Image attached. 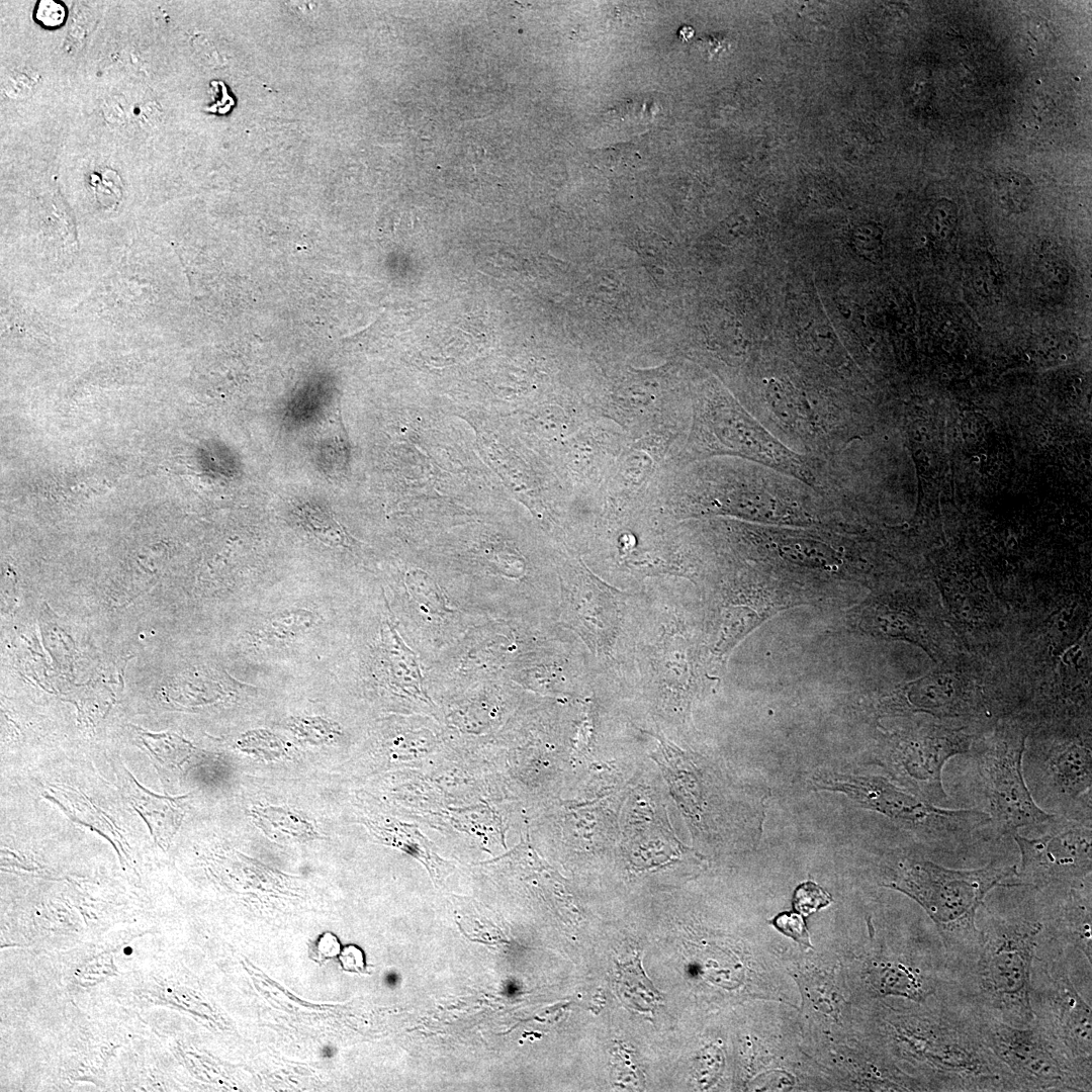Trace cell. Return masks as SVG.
<instances>
[{
	"mask_svg": "<svg viewBox=\"0 0 1092 1092\" xmlns=\"http://www.w3.org/2000/svg\"><path fill=\"white\" fill-rule=\"evenodd\" d=\"M888 1019L901 1057L923 1073L928 1091H1019L984 1041L978 1017L947 996Z\"/></svg>",
	"mask_w": 1092,
	"mask_h": 1092,
	"instance_id": "6da1fadb",
	"label": "cell"
},
{
	"mask_svg": "<svg viewBox=\"0 0 1092 1092\" xmlns=\"http://www.w3.org/2000/svg\"><path fill=\"white\" fill-rule=\"evenodd\" d=\"M972 951L960 960L958 1002L972 1012L1015 1026L1033 1022L1032 971L1049 934L1040 920L990 917Z\"/></svg>",
	"mask_w": 1092,
	"mask_h": 1092,
	"instance_id": "7a4b0ae2",
	"label": "cell"
},
{
	"mask_svg": "<svg viewBox=\"0 0 1092 1092\" xmlns=\"http://www.w3.org/2000/svg\"><path fill=\"white\" fill-rule=\"evenodd\" d=\"M1012 877H1016V867L999 861L954 870L928 859H906L884 885L917 902L936 927L948 959L960 961L978 942L976 919L985 898Z\"/></svg>",
	"mask_w": 1092,
	"mask_h": 1092,
	"instance_id": "3957f363",
	"label": "cell"
},
{
	"mask_svg": "<svg viewBox=\"0 0 1092 1092\" xmlns=\"http://www.w3.org/2000/svg\"><path fill=\"white\" fill-rule=\"evenodd\" d=\"M522 621L488 619L468 629L425 669L428 692L440 705L482 682L510 679L533 646Z\"/></svg>",
	"mask_w": 1092,
	"mask_h": 1092,
	"instance_id": "277c9868",
	"label": "cell"
},
{
	"mask_svg": "<svg viewBox=\"0 0 1092 1092\" xmlns=\"http://www.w3.org/2000/svg\"><path fill=\"white\" fill-rule=\"evenodd\" d=\"M977 1015V1014H976ZM982 1037L1019 1091H1088L1091 1081L1074 1067L1035 1021L1015 1026L977 1015Z\"/></svg>",
	"mask_w": 1092,
	"mask_h": 1092,
	"instance_id": "5b68a950",
	"label": "cell"
},
{
	"mask_svg": "<svg viewBox=\"0 0 1092 1092\" xmlns=\"http://www.w3.org/2000/svg\"><path fill=\"white\" fill-rule=\"evenodd\" d=\"M401 621L406 643L427 668L468 629L488 619L465 612L436 574L412 567L402 576Z\"/></svg>",
	"mask_w": 1092,
	"mask_h": 1092,
	"instance_id": "8992f818",
	"label": "cell"
},
{
	"mask_svg": "<svg viewBox=\"0 0 1092 1092\" xmlns=\"http://www.w3.org/2000/svg\"><path fill=\"white\" fill-rule=\"evenodd\" d=\"M1031 1005L1034 1020L1057 1042L1077 1071L1091 1081L1092 1013L1065 964L1034 961Z\"/></svg>",
	"mask_w": 1092,
	"mask_h": 1092,
	"instance_id": "52a82bcc",
	"label": "cell"
},
{
	"mask_svg": "<svg viewBox=\"0 0 1092 1092\" xmlns=\"http://www.w3.org/2000/svg\"><path fill=\"white\" fill-rule=\"evenodd\" d=\"M1025 736L996 740L979 757V771L991 820L1011 836L1021 827L1041 824L1053 816L1034 801L1025 783L1022 756Z\"/></svg>",
	"mask_w": 1092,
	"mask_h": 1092,
	"instance_id": "ba28073f",
	"label": "cell"
},
{
	"mask_svg": "<svg viewBox=\"0 0 1092 1092\" xmlns=\"http://www.w3.org/2000/svg\"><path fill=\"white\" fill-rule=\"evenodd\" d=\"M844 791L862 807L892 819L909 823L932 837L971 831L990 823L988 813L979 810L940 808L923 798L907 794L877 777H845L831 784Z\"/></svg>",
	"mask_w": 1092,
	"mask_h": 1092,
	"instance_id": "9c48e42d",
	"label": "cell"
},
{
	"mask_svg": "<svg viewBox=\"0 0 1092 1092\" xmlns=\"http://www.w3.org/2000/svg\"><path fill=\"white\" fill-rule=\"evenodd\" d=\"M1012 837L1021 856L1016 868L1019 885L1074 887L1091 875V829L1088 827L1072 824L1038 838H1027L1018 832Z\"/></svg>",
	"mask_w": 1092,
	"mask_h": 1092,
	"instance_id": "30bf717a",
	"label": "cell"
},
{
	"mask_svg": "<svg viewBox=\"0 0 1092 1092\" xmlns=\"http://www.w3.org/2000/svg\"><path fill=\"white\" fill-rule=\"evenodd\" d=\"M561 612L564 624L594 646L605 648L617 627L616 602L607 584L581 568L561 578Z\"/></svg>",
	"mask_w": 1092,
	"mask_h": 1092,
	"instance_id": "8fae6325",
	"label": "cell"
},
{
	"mask_svg": "<svg viewBox=\"0 0 1092 1092\" xmlns=\"http://www.w3.org/2000/svg\"><path fill=\"white\" fill-rule=\"evenodd\" d=\"M516 684L497 679L477 685L438 705L439 716L453 732L485 735L499 728L517 698Z\"/></svg>",
	"mask_w": 1092,
	"mask_h": 1092,
	"instance_id": "7c38bea8",
	"label": "cell"
},
{
	"mask_svg": "<svg viewBox=\"0 0 1092 1092\" xmlns=\"http://www.w3.org/2000/svg\"><path fill=\"white\" fill-rule=\"evenodd\" d=\"M969 748L970 740L965 735L932 731L906 743L901 762L922 798L936 805L946 799L941 777L943 766Z\"/></svg>",
	"mask_w": 1092,
	"mask_h": 1092,
	"instance_id": "4fadbf2b",
	"label": "cell"
},
{
	"mask_svg": "<svg viewBox=\"0 0 1092 1092\" xmlns=\"http://www.w3.org/2000/svg\"><path fill=\"white\" fill-rule=\"evenodd\" d=\"M1091 750L1079 742L1056 749L1048 760L1049 775L1059 792L1079 797L1091 788Z\"/></svg>",
	"mask_w": 1092,
	"mask_h": 1092,
	"instance_id": "5bb4252c",
	"label": "cell"
},
{
	"mask_svg": "<svg viewBox=\"0 0 1092 1092\" xmlns=\"http://www.w3.org/2000/svg\"><path fill=\"white\" fill-rule=\"evenodd\" d=\"M909 707L932 714H950L960 702V693L952 680L942 675H928L909 686L906 692Z\"/></svg>",
	"mask_w": 1092,
	"mask_h": 1092,
	"instance_id": "9a60e30c",
	"label": "cell"
},
{
	"mask_svg": "<svg viewBox=\"0 0 1092 1092\" xmlns=\"http://www.w3.org/2000/svg\"><path fill=\"white\" fill-rule=\"evenodd\" d=\"M1049 927V934L1055 940L1072 944L1080 950L1091 965L1092 931L1090 902L1081 900L1070 903L1066 910Z\"/></svg>",
	"mask_w": 1092,
	"mask_h": 1092,
	"instance_id": "2e32d148",
	"label": "cell"
},
{
	"mask_svg": "<svg viewBox=\"0 0 1092 1092\" xmlns=\"http://www.w3.org/2000/svg\"><path fill=\"white\" fill-rule=\"evenodd\" d=\"M800 982L813 1008L832 1016L839 1014L842 997L827 976L810 974L808 977L802 976Z\"/></svg>",
	"mask_w": 1092,
	"mask_h": 1092,
	"instance_id": "e0dca14e",
	"label": "cell"
},
{
	"mask_svg": "<svg viewBox=\"0 0 1092 1092\" xmlns=\"http://www.w3.org/2000/svg\"><path fill=\"white\" fill-rule=\"evenodd\" d=\"M313 622V616L305 611L284 612L266 621L260 635L270 642L287 640L312 626Z\"/></svg>",
	"mask_w": 1092,
	"mask_h": 1092,
	"instance_id": "ac0fdd59",
	"label": "cell"
},
{
	"mask_svg": "<svg viewBox=\"0 0 1092 1092\" xmlns=\"http://www.w3.org/2000/svg\"><path fill=\"white\" fill-rule=\"evenodd\" d=\"M996 184L999 202L1006 209L1021 212L1030 204L1032 185L1024 175L1005 173Z\"/></svg>",
	"mask_w": 1092,
	"mask_h": 1092,
	"instance_id": "d6986e66",
	"label": "cell"
},
{
	"mask_svg": "<svg viewBox=\"0 0 1092 1092\" xmlns=\"http://www.w3.org/2000/svg\"><path fill=\"white\" fill-rule=\"evenodd\" d=\"M831 900L830 895L820 886L813 882H807L796 889L794 908L804 916H808L829 905Z\"/></svg>",
	"mask_w": 1092,
	"mask_h": 1092,
	"instance_id": "ffe728a7",
	"label": "cell"
},
{
	"mask_svg": "<svg viewBox=\"0 0 1092 1092\" xmlns=\"http://www.w3.org/2000/svg\"><path fill=\"white\" fill-rule=\"evenodd\" d=\"M957 214V207L952 202L945 199L936 202L929 213L932 237L939 241L947 240L956 226Z\"/></svg>",
	"mask_w": 1092,
	"mask_h": 1092,
	"instance_id": "44dd1931",
	"label": "cell"
},
{
	"mask_svg": "<svg viewBox=\"0 0 1092 1092\" xmlns=\"http://www.w3.org/2000/svg\"><path fill=\"white\" fill-rule=\"evenodd\" d=\"M883 230L872 222L859 223L850 233L853 250L862 257L875 256L881 249Z\"/></svg>",
	"mask_w": 1092,
	"mask_h": 1092,
	"instance_id": "7402d4cb",
	"label": "cell"
},
{
	"mask_svg": "<svg viewBox=\"0 0 1092 1092\" xmlns=\"http://www.w3.org/2000/svg\"><path fill=\"white\" fill-rule=\"evenodd\" d=\"M775 926L805 946H811L809 933L802 916L797 913L784 912L779 914L772 921Z\"/></svg>",
	"mask_w": 1092,
	"mask_h": 1092,
	"instance_id": "603a6c76",
	"label": "cell"
},
{
	"mask_svg": "<svg viewBox=\"0 0 1092 1092\" xmlns=\"http://www.w3.org/2000/svg\"><path fill=\"white\" fill-rule=\"evenodd\" d=\"M340 952V941L338 937L331 932H325L320 935L314 941L309 943L308 947L309 958L318 965H323L328 960L338 957Z\"/></svg>",
	"mask_w": 1092,
	"mask_h": 1092,
	"instance_id": "cb8c5ba5",
	"label": "cell"
},
{
	"mask_svg": "<svg viewBox=\"0 0 1092 1092\" xmlns=\"http://www.w3.org/2000/svg\"><path fill=\"white\" fill-rule=\"evenodd\" d=\"M341 969L344 972L363 974L366 973L365 957L361 948L354 944L346 945L338 956Z\"/></svg>",
	"mask_w": 1092,
	"mask_h": 1092,
	"instance_id": "d4e9b609",
	"label": "cell"
},
{
	"mask_svg": "<svg viewBox=\"0 0 1092 1092\" xmlns=\"http://www.w3.org/2000/svg\"><path fill=\"white\" fill-rule=\"evenodd\" d=\"M65 8L53 1H42L37 8L38 21L46 26H58L65 19Z\"/></svg>",
	"mask_w": 1092,
	"mask_h": 1092,
	"instance_id": "484cf974",
	"label": "cell"
},
{
	"mask_svg": "<svg viewBox=\"0 0 1092 1092\" xmlns=\"http://www.w3.org/2000/svg\"><path fill=\"white\" fill-rule=\"evenodd\" d=\"M694 30L692 27L682 26L678 30V35L681 39H688L693 36Z\"/></svg>",
	"mask_w": 1092,
	"mask_h": 1092,
	"instance_id": "4316f807",
	"label": "cell"
},
{
	"mask_svg": "<svg viewBox=\"0 0 1092 1092\" xmlns=\"http://www.w3.org/2000/svg\"><path fill=\"white\" fill-rule=\"evenodd\" d=\"M130 950H131V949H130L129 947H127V948H124V953H130V952H131Z\"/></svg>",
	"mask_w": 1092,
	"mask_h": 1092,
	"instance_id": "83f0119b",
	"label": "cell"
}]
</instances>
